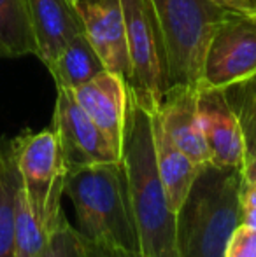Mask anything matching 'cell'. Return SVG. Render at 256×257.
<instances>
[{"label":"cell","instance_id":"obj_9","mask_svg":"<svg viewBox=\"0 0 256 257\" xmlns=\"http://www.w3.org/2000/svg\"><path fill=\"white\" fill-rule=\"evenodd\" d=\"M198 121L204 133L211 165L242 168L246 159L239 117L226 89H202L198 93Z\"/></svg>","mask_w":256,"mask_h":257},{"label":"cell","instance_id":"obj_1","mask_svg":"<svg viewBox=\"0 0 256 257\" xmlns=\"http://www.w3.org/2000/svg\"><path fill=\"white\" fill-rule=\"evenodd\" d=\"M121 163L139 234V254L160 255L174 250L176 213L168 208L154 153L153 117L128 96Z\"/></svg>","mask_w":256,"mask_h":257},{"label":"cell","instance_id":"obj_3","mask_svg":"<svg viewBox=\"0 0 256 257\" xmlns=\"http://www.w3.org/2000/svg\"><path fill=\"white\" fill-rule=\"evenodd\" d=\"M242 168L205 165L176 212V255L225 257L226 245L240 224Z\"/></svg>","mask_w":256,"mask_h":257},{"label":"cell","instance_id":"obj_21","mask_svg":"<svg viewBox=\"0 0 256 257\" xmlns=\"http://www.w3.org/2000/svg\"><path fill=\"white\" fill-rule=\"evenodd\" d=\"M242 180H240V224L256 229V159L246 158L242 165Z\"/></svg>","mask_w":256,"mask_h":257},{"label":"cell","instance_id":"obj_14","mask_svg":"<svg viewBox=\"0 0 256 257\" xmlns=\"http://www.w3.org/2000/svg\"><path fill=\"white\" fill-rule=\"evenodd\" d=\"M153 117V135H154V153H156V165L160 172V179L165 189L168 208L178 212L185 203L193 182L204 166L195 163L186 153H183L163 132L158 119Z\"/></svg>","mask_w":256,"mask_h":257},{"label":"cell","instance_id":"obj_12","mask_svg":"<svg viewBox=\"0 0 256 257\" xmlns=\"http://www.w3.org/2000/svg\"><path fill=\"white\" fill-rule=\"evenodd\" d=\"M72 93L75 102L121 153L128 112L127 81L113 72L104 70L92 81L72 89Z\"/></svg>","mask_w":256,"mask_h":257},{"label":"cell","instance_id":"obj_24","mask_svg":"<svg viewBox=\"0 0 256 257\" xmlns=\"http://www.w3.org/2000/svg\"><path fill=\"white\" fill-rule=\"evenodd\" d=\"M88 252H90V257H132V254H127V252L104 247V245H97V243H92V241H88Z\"/></svg>","mask_w":256,"mask_h":257},{"label":"cell","instance_id":"obj_20","mask_svg":"<svg viewBox=\"0 0 256 257\" xmlns=\"http://www.w3.org/2000/svg\"><path fill=\"white\" fill-rule=\"evenodd\" d=\"M42 257H90L88 241L75 227L68 224L67 219L53 231L48 250Z\"/></svg>","mask_w":256,"mask_h":257},{"label":"cell","instance_id":"obj_25","mask_svg":"<svg viewBox=\"0 0 256 257\" xmlns=\"http://www.w3.org/2000/svg\"><path fill=\"white\" fill-rule=\"evenodd\" d=\"M132 257H178L176 255V248L174 250H168L165 254H160V255H142V254H132Z\"/></svg>","mask_w":256,"mask_h":257},{"label":"cell","instance_id":"obj_7","mask_svg":"<svg viewBox=\"0 0 256 257\" xmlns=\"http://www.w3.org/2000/svg\"><path fill=\"white\" fill-rule=\"evenodd\" d=\"M256 75V11L226 13L202 68V89H230Z\"/></svg>","mask_w":256,"mask_h":257},{"label":"cell","instance_id":"obj_26","mask_svg":"<svg viewBox=\"0 0 256 257\" xmlns=\"http://www.w3.org/2000/svg\"><path fill=\"white\" fill-rule=\"evenodd\" d=\"M70 2H72V4H77V0H70Z\"/></svg>","mask_w":256,"mask_h":257},{"label":"cell","instance_id":"obj_19","mask_svg":"<svg viewBox=\"0 0 256 257\" xmlns=\"http://www.w3.org/2000/svg\"><path fill=\"white\" fill-rule=\"evenodd\" d=\"M235 91L233 100L230 98L235 114L239 117L240 132L244 139L246 158L256 159V75L249 81L230 88Z\"/></svg>","mask_w":256,"mask_h":257},{"label":"cell","instance_id":"obj_2","mask_svg":"<svg viewBox=\"0 0 256 257\" xmlns=\"http://www.w3.org/2000/svg\"><path fill=\"white\" fill-rule=\"evenodd\" d=\"M65 194L74 205L79 233L88 241L139 254V234L121 161L68 170Z\"/></svg>","mask_w":256,"mask_h":257},{"label":"cell","instance_id":"obj_16","mask_svg":"<svg viewBox=\"0 0 256 257\" xmlns=\"http://www.w3.org/2000/svg\"><path fill=\"white\" fill-rule=\"evenodd\" d=\"M35 54L28 0H0V58Z\"/></svg>","mask_w":256,"mask_h":257},{"label":"cell","instance_id":"obj_6","mask_svg":"<svg viewBox=\"0 0 256 257\" xmlns=\"http://www.w3.org/2000/svg\"><path fill=\"white\" fill-rule=\"evenodd\" d=\"M127 25L128 96L154 112L167 91V58L151 0H120Z\"/></svg>","mask_w":256,"mask_h":257},{"label":"cell","instance_id":"obj_11","mask_svg":"<svg viewBox=\"0 0 256 257\" xmlns=\"http://www.w3.org/2000/svg\"><path fill=\"white\" fill-rule=\"evenodd\" d=\"M198 93L200 88L195 86L168 88L158 108L151 114L183 153L200 166H205L211 165V156L198 121Z\"/></svg>","mask_w":256,"mask_h":257},{"label":"cell","instance_id":"obj_8","mask_svg":"<svg viewBox=\"0 0 256 257\" xmlns=\"http://www.w3.org/2000/svg\"><path fill=\"white\" fill-rule=\"evenodd\" d=\"M51 128L60 140L68 170L121 161V153L75 102L72 89L56 88Z\"/></svg>","mask_w":256,"mask_h":257},{"label":"cell","instance_id":"obj_4","mask_svg":"<svg viewBox=\"0 0 256 257\" xmlns=\"http://www.w3.org/2000/svg\"><path fill=\"white\" fill-rule=\"evenodd\" d=\"M167 58V89L200 88L209 42L226 16L211 0H151Z\"/></svg>","mask_w":256,"mask_h":257},{"label":"cell","instance_id":"obj_5","mask_svg":"<svg viewBox=\"0 0 256 257\" xmlns=\"http://www.w3.org/2000/svg\"><path fill=\"white\" fill-rule=\"evenodd\" d=\"M21 187L39 222L49 234L65 219L62 194L65 193L67 163L55 130L25 132L9 140Z\"/></svg>","mask_w":256,"mask_h":257},{"label":"cell","instance_id":"obj_18","mask_svg":"<svg viewBox=\"0 0 256 257\" xmlns=\"http://www.w3.org/2000/svg\"><path fill=\"white\" fill-rule=\"evenodd\" d=\"M49 240L51 234L39 222L20 180L14 213V257H42L48 250Z\"/></svg>","mask_w":256,"mask_h":257},{"label":"cell","instance_id":"obj_15","mask_svg":"<svg viewBox=\"0 0 256 257\" xmlns=\"http://www.w3.org/2000/svg\"><path fill=\"white\" fill-rule=\"evenodd\" d=\"M46 68L55 79L56 88L65 89H75L106 70L84 32L75 35Z\"/></svg>","mask_w":256,"mask_h":257},{"label":"cell","instance_id":"obj_13","mask_svg":"<svg viewBox=\"0 0 256 257\" xmlns=\"http://www.w3.org/2000/svg\"><path fill=\"white\" fill-rule=\"evenodd\" d=\"M35 56L48 67L75 35L82 34V20L70 0H28Z\"/></svg>","mask_w":256,"mask_h":257},{"label":"cell","instance_id":"obj_17","mask_svg":"<svg viewBox=\"0 0 256 257\" xmlns=\"http://www.w3.org/2000/svg\"><path fill=\"white\" fill-rule=\"evenodd\" d=\"M20 173L11 142L0 144V257H14V213Z\"/></svg>","mask_w":256,"mask_h":257},{"label":"cell","instance_id":"obj_10","mask_svg":"<svg viewBox=\"0 0 256 257\" xmlns=\"http://www.w3.org/2000/svg\"><path fill=\"white\" fill-rule=\"evenodd\" d=\"M77 13L82 20L90 44L102 60L107 72L123 77L130 74L127 25L120 0H77Z\"/></svg>","mask_w":256,"mask_h":257},{"label":"cell","instance_id":"obj_23","mask_svg":"<svg viewBox=\"0 0 256 257\" xmlns=\"http://www.w3.org/2000/svg\"><path fill=\"white\" fill-rule=\"evenodd\" d=\"M218 7L230 13H253L256 11V0H211Z\"/></svg>","mask_w":256,"mask_h":257},{"label":"cell","instance_id":"obj_22","mask_svg":"<svg viewBox=\"0 0 256 257\" xmlns=\"http://www.w3.org/2000/svg\"><path fill=\"white\" fill-rule=\"evenodd\" d=\"M225 257H256V229L239 224L226 245Z\"/></svg>","mask_w":256,"mask_h":257}]
</instances>
